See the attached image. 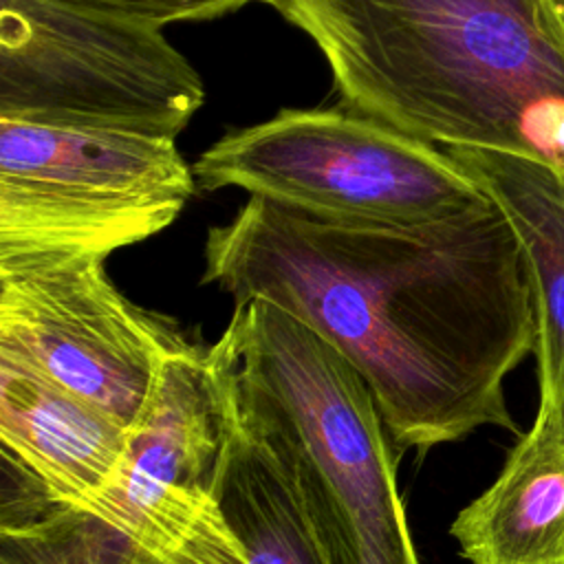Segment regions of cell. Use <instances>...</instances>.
Wrapping results in <instances>:
<instances>
[{
    "instance_id": "obj_1",
    "label": "cell",
    "mask_w": 564,
    "mask_h": 564,
    "mask_svg": "<svg viewBox=\"0 0 564 564\" xmlns=\"http://www.w3.org/2000/svg\"><path fill=\"white\" fill-rule=\"evenodd\" d=\"M203 284L278 304L368 383L397 449L516 432L505 377L535 350L524 253L485 203L419 225L339 223L249 196L207 231Z\"/></svg>"
},
{
    "instance_id": "obj_2",
    "label": "cell",
    "mask_w": 564,
    "mask_h": 564,
    "mask_svg": "<svg viewBox=\"0 0 564 564\" xmlns=\"http://www.w3.org/2000/svg\"><path fill=\"white\" fill-rule=\"evenodd\" d=\"M324 55L341 106L564 174L560 0H260Z\"/></svg>"
},
{
    "instance_id": "obj_3",
    "label": "cell",
    "mask_w": 564,
    "mask_h": 564,
    "mask_svg": "<svg viewBox=\"0 0 564 564\" xmlns=\"http://www.w3.org/2000/svg\"><path fill=\"white\" fill-rule=\"evenodd\" d=\"M212 346L240 423L291 471L330 564H419L394 445L350 361L267 300L234 306Z\"/></svg>"
},
{
    "instance_id": "obj_4",
    "label": "cell",
    "mask_w": 564,
    "mask_h": 564,
    "mask_svg": "<svg viewBox=\"0 0 564 564\" xmlns=\"http://www.w3.org/2000/svg\"><path fill=\"white\" fill-rule=\"evenodd\" d=\"M238 416L209 346L170 357L106 489L0 529V564H242L218 482Z\"/></svg>"
},
{
    "instance_id": "obj_5",
    "label": "cell",
    "mask_w": 564,
    "mask_h": 564,
    "mask_svg": "<svg viewBox=\"0 0 564 564\" xmlns=\"http://www.w3.org/2000/svg\"><path fill=\"white\" fill-rule=\"evenodd\" d=\"M192 170L205 192L238 187L339 223L419 225L491 200L441 145L346 106L286 108L231 130Z\"/></svg>"
},
{
    "instance_id": "obj_6",
    "label": "cell",
    "mask_w": 564,
    "mask_h": 564,
    "mask_svg": "<svg viewBox=\"0 0 564 564\" xmlns=\"http://www.w3.org/2000/svg\"><path fill=\"white\" fill-rule=\"evenodd\" d=\"M196 187L172 137L0 117V258H108L170 227Z\"/></svg>"
},
{
    "instance_id": "obj_7",
    "label": "cell",
    "mask_w": 564,
    "mask_h": 564,
    "mask_svg": "<svg viewBox=\"0 0 564 564\" xmlns=\"http://www.w3.org/2000/svg\"><path fill=\"white\" fill-rule=\"evenodd\" d=\"M203 101L163 26L75 0H0V117L176 139Z\"/></svg>"
},
{
    "instance_id": "obj_8",
    "label": "cell",
    "mask_w": 564,
    "mask_h": 564,
    "mask_svg": "<svg viewBox=\"0 0 564 564\" xmlns=\"http://www.w3.org/2000/svg\"><path fill=\"white\" fill-rule=\"evenodd\" d=\"M99 253L0 258V348L132 427L170 357L192 344L132 304Z\"/></svg>"
},
{
    "instance_id": "obj_9",
    "label": "cell",
    "mask_w": 564,
    "mask_h": 564,
    "mask_svg": "<svg viewBox=\"0 0 564 564\" xmlns=\"http://www.w3.org/2000/svg\"><path fill=\"white\" fill-rule=\"evenodd\" d=\"M130 430L0 348V445L59 505L82 507L112 480Z\"/></svg>"
},
{
    "instance_id": "obj_10",
    "label": "cell",
    "mask_w": 564,
    "mask_h": 564,
    "mask_svg": "<svg viewBox=\"0 0 564 564\" xmlns=\"http://www.w3.org/2000/svg\"><path fill=\"white\" fill-rule=\"evenodd\" d=\"M513 225L535 306L538 410L564 427V174L500 150L443 148Z\"/></svg>"
},
{
    "instance_id": "obj_11",
    "label": "cell",
    "mask_w": 564,
    "mask_h": 564,
    "mask_svg": "<svg viewBox=\"0 0 564 564\" xmlns=\"http://www.w3.org/2000/svg\"><path fill=\"white\" fill-rule=\"evenodd\" d=\"M449 533L469 564H564V427L538 410Z\"/></svg>"
},
{
    "instance_id": "obj_12",
    "label": "cell",
    "mask_w": 564,
    "mask_h": 564,
    "mask_svg": "<svg viewBox=\"0 0 564 564\" xmlns=\"http://www.w3.org/2000/svg\"><path fill=\"white\" fill-rule=\"evenodd\" d=\"M218 500L245 544L242 564H330L291 471L240 419L223 465Z\"/></svg>"
},
{
    "instance_id": "obj_13",
    "label": "cell",
    "mask_w": 564,
    "mask_h": 564,
    "mask_svg": "<svg viewBox=\"0 0 564 564\" xmlns=\"http://www.w3.org/2000/svg\"><path fill=\"white\" fill-rule=\"evenodd\" d=\"M101 11L134 18L156 26L172 22H203L238 11L253 0H75Z\"/></svg>"
},
{
    "instance_id": "obj_14",
    "label": "cell",
    "mask_w": 564,
    "mask_h": 564,
    "mask_svg": "<svg viewBox=\"0 0 564 564\" xmlns=\"http://www.w3.org/2000/svg\"><path fill=\"white\" fill-rule=\"evenodd\" d=\"M560 4H562V7H564V0H560Z\"/></svg>"
}]
</instances>
